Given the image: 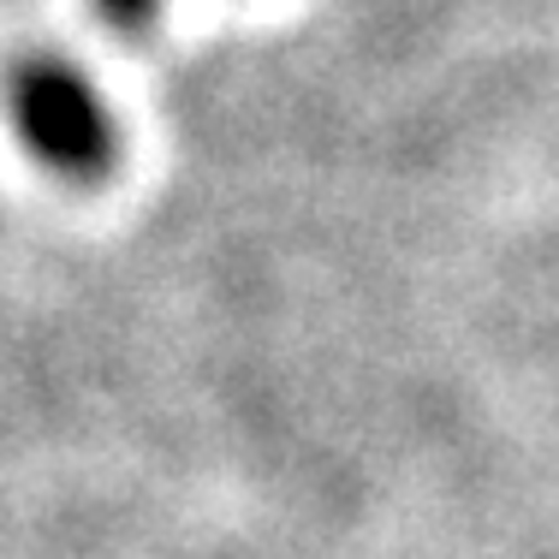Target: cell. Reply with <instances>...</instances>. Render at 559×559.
Segmentation results:
<instances>
[{"mask_svg": "<svg viewBox=\"0 0 559 559\" xmlns=\"http://www.w3.org/2000/svg\"><path fill=\"white\" fill-rule=\"evenodd\" d=\"M155 7H162V0H102V12H108L114 24H143Z\"/></svg>", "mask_w": 559, "mask_h": 559, "instance_id": "7a4b0ae2", "label": "cell"}, {"mask_svg": "<svg viewBox=\"0 0 559 559\" xmlns=\"http://www.w3.org/2000/svg\"><path fill=\"white\" fill-rule=\"evenodd\" d=\"M12 126L31 143V155L55 173L90 179L114 155V126L96 84L72 60H31L12 78Z\"/></svg>", "mask_w": 559, "mask_h": 559, "instance_id": "6da1fadb", "label": "cell"}]
</instances>
